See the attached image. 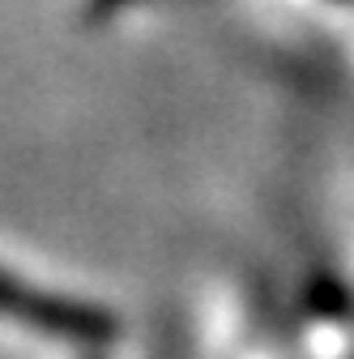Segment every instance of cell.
<instances>
[{
    "label": "cell",
    "mask_w": 354,
    "mask_h": 359,
    "mask_svg": "<svg viewBox=\"0 0 354 359\" xmlns=\"http://www.w3.org/2000/svg\"><path fill=\"white\" fill-rule=\"evenodd\" d=\"M0 330H13L26 342L56 346L69 355L111 351L120 338L115 312H107L103 304L38 287L9 265H0Z\"/></svg>",
    "instance_id": "6da1fadb"
},
{
    "label": "cell",
    "mask_w": 354,
    "mask_h": 359,
    "mask_svg": "<svg viewBox=\"0 0 354 359\" xmlns=\"http://www.w3.org/2000/svg\"><path fill=\"white\" fill-rule=\"evenodd\" d=\"M73 359H107V351H85V355H73Z\"/></svg>",
    "instance_id": "7a4b0ae2"
}]
</instances>
